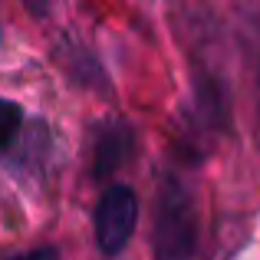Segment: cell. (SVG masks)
Masks as SVG:
<instances>
[{
    "label": "cell",
    "mask_w": 260,
    "mask_h": 260,
    "mask_svg": "<svg viewBox=\"0 0 260 260\" xmlns=\"http://www.w3.org/2000/svg\"><path fill=\"white\" fill-rule=\"evenodd\" d=\"M132 135L122 122H109L99 132V145H95V175H112L115 168L125 161Z\"/></svg>",
    "instance_id": "obj_3"
},
{
    "label": "cell",
    "mask_w": 260,
    "mask_h": 260,
    "mask_svg": "<svg viewBox=\"0 0 260 260\" xmlns=\"http://www.w3.org/2000/svg\"><path fill=\"white\" fill-rule=\"evenodd\" d=\"M135 221H139V201H135L132 188L109 184L95 208V244L102 254H119L132 237Z\"/></svg>",
    "instance_id": "obj_2"
},
{
    "label": "cell",
    "mask_w": 260,
    "mask_h": 260,
    "mask_svg": "<svg viewBox=\"0 0 260 260\" xmlns=\"http://www.w3.org/2000/svg\"><path fill=\"white\" fill-rule=\"evenodd\" d=\"M152 244H155V260H194L198 217L188 191L178 181H168L161 188Z\"/></svg>",
    "instance_id": "obj_1"
},
{
    "label": "cell",
    "mask_w": 260,
    "mask_h": 260,
    "mask_svg": "<svg viewBox=\"0 0 260 260\" xmlns=\"http://www.w3.org/2000/svg\"><path fill=\"white\" fill-rule=\"evenodd\" d=\"M20 122H23V112H20L17 102L0 99V148H7L20 132Z\"/></svg>",
    "instance_id": "obj_4"
},
{
    "label": "cell",
    "mask_w": 260,
    "mask_h": 260,
    "mask_svg": "<svg viewBox=\"0 0 260 260\" xmlns=\"http://www.w3.org/2000/svg\"><path fill=\"white\" fill-rule=\"evenodd\" d=\"M10 260H59V254L53 247H40V250H30V254H20V257H10Z\"/></svg>",
    "instance_id": "obj_5"
}]
</instances>
